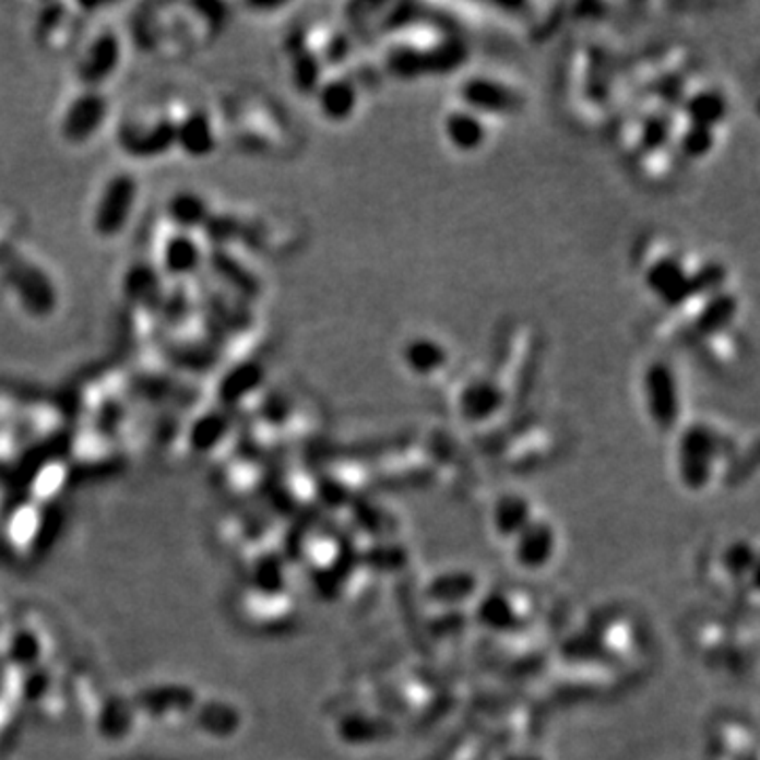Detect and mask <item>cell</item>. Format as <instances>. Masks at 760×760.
<instances>
[{
  "mask_svg": "<svg viewBox=\"0 0 760 760\" xmlns=\"http://www.w3.org/2000/svg\"><path fill=\"white\" fill-rule=\"evenodd\" d=\"M452 102L499 123L522 115L529 106V94L522 83L507 74L490 68H472L459 76Z\"/></svg>",
  "mask_w": 760,
  "mask_h": 760,
  "instance_id": "obj_7",
  "label": "cell"
},
{
  "mask_svg": "<svg viewBox=\"0 0 760 760\" xmlns=\"http://www.w3.org/2000/svg\"><path fill=\"white\" fill-rule=\"evenodd\" d=\"M119 142L131 157H161L176 146V121H171V117H161L151 126L126 123L121 127Z\"/></svg>",
  "mask_w": 760,
  "mask_h": 760,
  "instance_id": "obj_15",
  "label": "cell"
},
{
  "mask_svg": "<svg viewBox=\"0 0 760 760\" xmlns=\"http://www.w3.org/2000/svg\"><path fill=\"white\" fill-rule=\"evenodd\" d=\"M138 199V182L131 174H115L99 192L94 207V230L102 239H112L126 230Z\"/></svg>",
  "mask_w": 760,
  "mask_h": 760,
  "instance_id": "obj_11",
  "label": "cell"
},
{
  "mask_svg": "<svg viewBox=\"0 0 760 760\" xmlns=\"http://www.w3.org/2000/svg\"><path fill=\"white\" fill-rule=\"evenodd\" d=\"M216 131L210 115L201 108L176 121V146L190 158L210 157L216 151Z\"/></svg>",
  "mask_w": 760,
  "mask_h": 760,
  "instance_id": "obj_18",
  "label": "cell"
},
{
  "mask_svg": "<svg viewBox=\"0 0 760 760\" xmlns=\"http://www.w3.org/2000/svg\"><path fill=\"white\" fill-rule=\"evenodd\" d=\"M628 68H621L615 49L598 38L581 40L569 58L567 83L572 104H579V115L590 123H602V117H610L617 106L619 74L626 76Z\"/></svg>",
  "mask_w": 760,
  "mask_h": 760,
  "instance_id": "obj_4",
  "label": "cell"
},
{
  "mask_svg": "<svg viewBox=\"0 0 760 760\" xmlns=\"http://www.w3.org/2000/svg\"><path fill=\"white\" fill-rule=\"evenodd\" d=\"M366 87L368 85L361 81V72L357 70H336L334 74H325L313 94L319 115L332 123L353 119Z\"/></svg>",
  "mask_w": 760,
  "mask_h": 760,
  "instance_id": "obj_12",
  "label": "cell"
},
{
  "mask_svg": "<svg viewBox=\"0 0 760 760\" xmlns=\"http://www.w3.org/2000/svg\"><path fill=\"white\" fill-rule=\"evenodd\" d=\"M108 97L99 90H83L63 110L60 133L70 144H85L108 117Z\"/></svg>",
  "mask_w": 760,
  "mask_h": 760,
  "instance_id": "obj_14",
  "label": "cell"
},
{
  "mask_svg": "<svg viewBox=\"0 0 760 760\" xmlns=\"http://www.w3.org/2000/svg\"><path fill=\"white\" fill-rule=\"evenodd\" d=\"M633 269L642 289L664 313L678 311L697 294L731 282L723 260L691 252L678 239L664 233H651L638 241Z\"/></svg>",
  "mask_w": 760,
  "mask_h": 760,
  "instance_id": "obj_2",
  "label": "cell"
},
{
  "mask_svg": "<svg viewBox=\"0 0 760 760\" xmlns=\"http://www.w3.org/2000/svg\"><path fill=\"white\" fill-rule=\"evenodd\" d=\"M638 393L644 418L660 434H674L689 416L685 380L669 355H655L644 361Z\"/></svg>",
  "mask_w": 760,
  "mask_h": 760,
  "instance_id": "obj_6",
  "label": "cell"
},
{
  "mask_svg": "<svg viewBox=\"0 0 760 760\" xmlns=\"http://www.w3.org/2000/svg\"><path fill=\"white\" fill-rule=\"evenodd\" d=\"M205 262V252L201 241L192 233L174 230L163 248H161V266L163 273L169 277H190L197 273Z\"/></svg>",
  "mask_w": 760,
  "mask_h": 760,
  "instance_id": "obj_17",
  "label": "cell"
},
{
  "mask_svg": "<svg viewBox=\"0 0 760 760\" xmlns=\"http://www.w3.org/2000/svg\"><path fill=\"white\" fill-rule=\"evenodd\" d=\"M264 380V370L256 361H241L218 382V397L224 404L239 402L256 391Z\"/></svg>",
  "mask_w": 760,
  "mask_h": 760,
  "instance_id": "obj_20",
  "label": "cell"
},
{
  "mask_svg": "<svg viewBox=\"0 0 760 760\" xmlns=\"http://www.w3.org/2000/svg\"><path fill=\"white\" fill-rule=\"evenodd\" d=\"M123 292L135 305H149L161 296V280L157 271L149 264H133L123 280Z\"/></svg>",
  "mask_w": 760,
  "mask_h": 760,
  "instance_id": "obj_21",
  "label": "cell"
},
{
  "mask_svg": "<svg viewBox=\"0 0 760 760\" xmlns=\"http://www.w3.org/2000/svg\"><path fill=\"white\" fill-rule=\"evenodd\" d=\"M674 465L685 488L703 492L719 477V467L727 470L728 461L737 454V438L712 418L687 416L674 431Z\"/></svg>",
  "mask_w": 760,
  "mask_h": 760,
  "instance_id": "obj_5",
  "label": "cell"
},
{
  "mask_svg": "<svg viewBox=\"0 0 760 760\" xmlns=\"http://www.w3.org/2000/svg\"><path fill=\"white\" fill-rule=\"evenodd\" d=\"M400 364L411 379L427 387L448 384L459 372L456 351L436 332H414L397 351Z\"/></svg>",
  "mask_w": 760,
  "mask_h": 760,
  "instance_id": "obj_8",
  "label": "cell"
},
{
  "mask_svg": "<svg viewBox=\"0 0 760 760\" xmlns=\"http://www.w3.org/2000/svg\"><path fill=\"white\" fill-rule=\"evenodd\" d=\"M448 387L450 411L461 425L470 429L488 431L509 420L513 408L522 404L506 375L488 357L472 368H459Z\"/></svg>",
  "mask_w": 760,
  "mask_h": 760,
  "instance_id": "obj_3",
  "label": "cell"
},
{
  "mask_svg": "<svg viewBox=\"0 0 760 760\" xmlns=\"http://www.w3.org/2000/svg\"><path fill=\"white\" fill-rule=\"evenodd\" d=\"M121 63V40L115 32H99L79 62V79L85 90H97Z\"/></svg>",
  "mask_w": 760,
  "mask_h": 760,
  "instance_id": "obj_16",
  "label": "cell"
},
{
  "mask_svg": "<svg viewBox=\"0 0 760 760\" xmlns=\"http://www.w3.org/2000/svg\"><path fill=\"white\" fill-rule=\"evenodd\" d=\"M495 121L475 112L472 108L452 102L446 106L440 119L443 142L459 155H477L486 151L495 135Z\"/></svg>",
  "mask_w": 760,
  "mask_h": 760,
  "instance_id": "obj_10",
  "label": "cell"
},
{
  "mask_svg": "<svg viewBox=\"0 0 760 760\" xmlns=\"http://www.w3.org/2000/svg\"><path fill=\"white\" fill-rule=\"evenodd\" d=\"M201 230L207 235V239L218 250H226L228 244L241 241L248 235L246 222L241 221L239 216H235V214H228V212H221V214L212 212L210 221L205 222V226Z\"/></svg>",
  "mask_w": 760,
  "mask_h": 760,
  "instance_id": "obj_22",
  "label": "cell"
},
{
  "mask_svg": "<svg viewBox=\"0 0 760 760\" xmlns=\"http://www.w3.org/2000/svg\"><path fill=\"white\" fill-rule=\"evenodd\" d=\"M676 115L687 123L721 131L731 117V99L723 85L696 79L676 106Z\"/></svg>",
  "mask_w": 760,
  "mask_h": 760,
  "instance_id": "obj_13",
  "label": "cell"
},
{
  "mask_svg": "<svg viewBox=\"0 0 760 760\" xmlns=\"http://www.w3.org/2000/svg\"><path fill=\"white\" fill-rule=\"evenodd\" d=\"M379 70L400 81L446 76L463 70L470 56L467 34L443 9L404 4L387 9L377 26Z\"/></svg>",
  "mask_w": 760,
  "mask_h": 760,
  "instance_id": "obj_1",
  "label": "cell"
},
{
  "mask_svg": "<svg viewBox=\"0 0 760 760\" xmlns=\"http://www.w3.org/2000/svg\"><path fill=\"white\" fill-rule=\"evenodd\" d=\"M214 262L218 266V275H222L228 284L233 285L239 294L256 298L260 294V280L250 273L239 260L235 262L224 250H218L214 256Z\"/></svg>",
  "mask_w": 760,
  "mask_h": 760,
  "instance_id": "obj_23",
  "label": "cell"
},
{
  "mask_svg": "<svg viewBox=\"0 0 760 760\" xmlns=\"http://www.w3.org/2000/svg\"><path fill=\"white\" fill-rule=\"evenodd\" d=\"M212 212L214 210L210 201L197 190H178L165 203L167 221L171 222L174 228L180 233L194 235V230H201L205 222L210 221Z\"/></svg>",
  "mask_w": 760,
  "mask_h": 760,
  "instance_id": "obj_19",
  "label": "cell"
},
{
  "mask_svg": "<svg viewBox=\"0 0 760 760\" xmlns=\"http://www.w3.org/2000/svg\"><path fill=\"white\" fill-rule=\"evenodd\" d=\"M4 280L28 316L49 317L56 311L58 289L47 271L36 262L22 253H11L4 260Z\"/></svg>",
  "mask_w": 760,
  "mask_h": 760,
  "instance_id": "obj_9",
  "label": "cell"
}]
</instances>
